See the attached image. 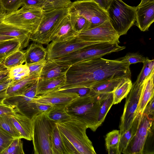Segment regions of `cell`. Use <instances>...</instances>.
Here are the masks:
<instances>
[{"label":"cell","mask_w":154,"mask_h":154,"mask_svg":"<svg viewBox=\"0 0 154 154\" xmlns=\"http://www.w3.org/2000/svg\"><path fill=\"white\" fill-rule=\"evenodd\" d=\"M66 82L60 90L90 88L105 80L119 78L131 79L130 66L117 60L101 57L79 62L71 65Z\"/></svg>","instance_id":"6da1fadb"},{"label":"cell","mask_w":154,"mask_h":154,"mask_svg":"<svg viewBox=\"0 0 154 154\" xmlns=\"http://www.w3.org/2000/svg\"><path fill=\"white\" fill-rule=\"evenodd\" d=\"M56 124L66 154H96L86 134L88 128L82 121L72 117L67 121Z\"/></svg>","instance_id":"7a4b0ae2"},{"label":"cell","mask_w":154,"mask_h":154,"mask_svg":"<svg viewBox=\"0 0 154 154\" xmlns=\"http://www.w3.org/2000/svg\"><path fill=\"white\" fill-rule=\"evenodd\" d=\"M102 94L79 97L73 100L65 108L72 117L79 119L92 131L99 127L98 116Z\"/></svg>","instance_id":"3957f363"},{"label":"cell","mask_w":154,"mask_h":154,"mask_svg":"<svg viewBox=\"0 0 154 154\" xmlns=\"http://www.w3.org/2000/svg\"><path fill=\"white\" fill-rule=\"evenodd\" d=\"M118 44L109 42L98 43L54 59L52 61L58 63L71 66L82 61L101 57L106 55L119 52L125 48V46H120Z\"/></svg>","instance_id":"277c9868"},{"label":"cell","mask_w":154,"mask_h":154,"mask_svg":"<svg viewBox=\"0 0 154 154\" xmlns=\"http://www.w3.org/2000/svg\"><path fill=\"white\" fill-rule=\"evenodd\" d=\"M112 26L120 37L126 35L136 22V7L122 0H111L106 11Z\"/></svg>","instance_id":"5b68a950"},{"label":"cell","mask_w":154,"mask_h":154,"mask_svg":"<svg viewBox=\"0 0 154 154\" xmlns=\"http://www.w3.org/2000/svg\"><path fill=\"white\" fill-rule=\"evenodd\" d=\"M32 140L34 154H52L51 133L55 123L45 112L39 113L32 119Z\"/></svg>","instance_id":"8992f818"},{"label":"cell","mask_w":154,"mask_h":154,"mask_svg":"<svg viewBox=\"0 0 154 154\" xmlns=\"http://www.w3.org/2000/svg\"><path fill=\"white\" fill-rule=\"evenodd\" d=\"M69 14V8L43 11L41 21L36 30L31 34L30 40L48 45L51 42L52 35L60 22Z\"/></svg>","instance_id":"52a82bcc"},{"label":"cell","mask_w":154,"mask_h":154,"mask_svg":"<svg viewBox=\"0 0 154 154\" xmlns=\"http://www.w3.org/2000/svg\"><path fill=\"white\" fill-rule=\"evenodd\" d=\"M43 13L41 7L22 6L7 14L3 22L33 33L38 27Z\"/></svg>","instance_id":"ba28073f"},{"label":"cell","mask_w":154,"mask_h":154,"mask_svg":"<svg viewBox=\"0 0 154 154\" xmlns=\"http://www.w3.org/2000/svg\"><path fill=\"white\" fill-rule=\"evenodd\" d=\"M69 12L85 17L90 22L91 28L109 20L107 11L92 0H77L72 2Z\"/></svg>","instance_id":"9c48e42d"},{"label":"cell","mask_w":154,"mask_h":154,"mask_svg":"<svg viewBox=\"0 0 154 154\" xmlns=\"http://www.w3.org/2000/svg\"><path fill=\"white\" fill-rule=\"evenodd\" d=\"M38 80L29 87L21 94L7 97L3 100L4 102L12 106L16 109L18 112L32 119L39 113L37 109L36 103L32 102L37 96Z\"/></svg>","instance_id":"30bf717a"},{"label":"cell","mask_w":154,"mask_h":154,"mask_svg":"<svg viewBox=\"0 0 154 154\" xmlns=\"http://www.w3.org/2000/svg\"><path fill=\"white\" fill-rule=\"evenodd\" d=\"M143 83L140 85L132 84L131 90L126 97L124 111L119 126L120 136L129 128L137 116Z\"/></svg>","instance_id":"8fae6325"},{"label":"cell","mask_w":154,"mask_h":154,"mask_svg":"<svg viewBox=\"0 0 154 154\" xmlns=\"http://www.w3.org/2000/svg\"><path fill=\"white\" fill-rule=\"evenodd\" d=\"M100 43L84 41L77 36L65 40L52 41L47 45V60L57 58L93 44Z\"/></svg>","instance_id":"7c38bea8"},{"label":"cell","mask_w":154,"mask_h":154,"mask_svg":"<svg viewBox=\"0 0 154 154\" xmlns=\"http://www.w3.org/2000/svg\"><path fill=\"white\" fill-rule=\"evenodd\" d=\"M154 119L142 114L137 131L125 149L124 154H143L147 139L152 132Z\"/></svg>","instance_id":"4fadbf2b"},{"label":"cell","mask_w":154,"mask_h":154,"mask_svg":"<svg viewBox=\"0 0 154 154\" xmlns=\"http://www.w3.org/2000/svg\"><path fill=\"white\" fill-rule=\"evenodd\" d=\"M77 36L82 40L97 42L119 43L120 36L109 20L96 27L78 34Z\"/></svg>","instance_id":"5bb4252c"},{"label":"cell","mask_w":154,"mask_h":154,"mask_svg":"<svg viewBox=\"0 0 154 154\" xmlns=\"http://www.w3.org/2000/svg\"><path fill=\"white\" fill-rule=\"evenodd\" d=\"M79 97L78 95L67 89H58L37 95L32 102L43 103L53 106L65 107L75 99Z\"/></svg>","instance_id":"9a60e30c"},{"label":"cell","mask_w":154,"mask_h":154,"mask_svg":"<svg viewBox=\"0 0 154 154\" xmlns=\"http://www.w3.org/2000/svg\"><path fill=\"white\" fill-rule=\"evenodd\" d=\"M136 22L134 25L140 31H148L154 21V1L136 7Z\"/></svg>","instance_id":"2e32d148"},{"label":"cell","mask_w":154,"mask_h":154,"mask_svg":"<svg viewBox=\"0 0 154 154\" xmlns=\"http://www.w3.org/2000/svg\"><path fill=\"white\" fill-rule=\"evenodd\" d=\"M22 138L28 140H32V119L28 118L17 111L8 115Z\"/></svg>","instance_id":"e0dca14e"},{"label":"cell","mask_w":154,"mask_h":154,"mask_svg":"<svg viewBox=\"0 0 154 154\" xmlns=\"http://www.w3.org/2000/svg\"><path fill=\"white\" fill-rule=\"evenodd\" d=\"M31 33L16 26L3 22L0 24V36L17 38L19 41L21 50L28 46Z\"/></svg>","instance_id":"ac0fdd59"},{"label":"cell","mask_w":154,"mask_h":154,"mask_svg":"<svg viewBox=\"0 0 154 154\" xmlns=\"http://www.w3.org/2000/svg\"><path fill=\"white\" fill-rule=\"evenodd\" d=\"M77 34L72 26L69 14L60 22L51 40V42L66 40L76 36Z\"/></svg>","instance_id":"d6986e66"},{"label":"cell","mask_w":154,"mask_h":154,"mask_svg":"<svg viewBox=\"0 0 154 154\" xmlns=\"http://www.w3.org/2000/svg\"><path fill=\"white\" fill-rule=\"evenodd\" d=\"M66 82V74L52 78H39L37 85V96L58 90L65 84Z\"/></svg>","instance_id":"ffe728a7"},{"label":"cell","mask_w":154,"mask_h":154,"mask_svg":"<svg viewBox=\"0 0 154 154\" xmlns=\"http://www.w3.org/2000/svg\"><path fill=\"white\" fill-rule=\"evenodd\" d=\"M40 74L30 75L16 82H13L7 89V97L18 95L40 78Z\"/></svg>","instance_id":"44dd1931"},{"label":"cell","mask_w":154,"mask_h":154,"mask_svg":"<svg viewBox=\"0 0 154 154\" xmlns=\"http://www.w3.org/2000/svg\"><path fill=\"white\" fill-rule=\"evenodd\" d=\"M154 72L143 82L141 95L137 113V116L142 113L145 107L149 101L154 97Z\"/></svg>","instance_id":"7402d4cb"},{"label":"cell","mask_w":154,"mask_h":154,"mask_svg":"<svg viewBox=\"0 0 154 154\" xmlns=\"http://www.w3.org/2000/svg\"><path fill=\"white\" fill-rule=\"evenodd\" d=\"M25 52V64L28 65L46 59V48L42 44L33 42Z\"/></svg>","instance_id":"603a6c76"},{"label":"cell","mask_w":154,"mask_h":154,"mask_svg":"<svg viewBox=\"0 0 154 154\" xmlns=\"http://www.w3.org/2000/svg\"><path fill=\"white\" fill-rule=\"evenodd\" d=\"M70 66L47 60L40 74L39 78H52L65 75Z\"/></svg>","instance_id":"cb8c5ba5"},{"label":"cell","mask_w":154,"mask_h":154,"mask_svg":"<svg viewBox=\"0 0 154 154\" xmlns=\"http://www.w3.org/2000/svg\"><path fill=\"white\" fill-rule=\"evenodd\" d=\"M128 79L129 78L122 77L111 79L97 83L90 88L97 93L112 92L119 85Z\"/></svg>","instance_id":"d4e9b609"},{"label":"cell","mask_w":154,"mask_h":154,"mask_svg":"<svg viewBox=\"0 0 154 154\" xmlns=\"http://www.w3.org/2000/svg\"><path fill=\"white\" fill-rule=\"evenodd\" d=\"M138 114L136 117L129 128L120 136L118 148L120 154L125 149L130 141L136 134L142 116Z\"/></svg>","instance_id":"484cf974"},{"label":"cell","mask_w":154,"mask_h":154,"mask_svg":"<svg viewBox=\"0 0 154 154\" xmlns=\"http://www.w3.org/2000/svg\"><path fill=\"white\" fill-rule=\"evenodd\" d=\"M112 92L102 94L98 116V123L99 126L104 121L107 113L113 105Z\"/></svg>","instance_id":"4316f807"},{"label":"cell","mask_w":154,"mask_h":154,"mask_svg":"<svg viewBox=\"0 0 154 154\" xmlns=\"http://www.w3.org/2000/svg\"><path fill=\"white\" fill-rule=\"evenodd\" d=\"M21 49L20 43L17 38L5 41L0 44V64L8 56Z\"/></svg>","instance_id":"83f0119b"},{"label":"cell","mask_w":154,"mask_h":154,"mask_svg":"<svg viewBox=\"0 0 154 154\" xmlns=\"http://www.w3.org/2000/svg\"><path fill=\"white\" fill-rule=\"evenodd\" d=\"M51 143L52 154H66L60 134L56 123L51 133Z\"/></svg>","instance_id":"f1b7e54d"},{"label":"cell","mask_w":154,"mask_h":154,"mask_svg":"<svg viewBox=\"0 0 154 154\" xmlns=\"http://www.w3.org/2000/svg\"><path fill=\"white\" fill-rule=\"evenodd\" d=\"M65 107L53 106L45 113L48 118L55 123H60L67 121L71 117L66 111Z\"/></svg>","instance_id":"f546056e"},{"label":"cell","mask_w":154,"mask_h":154,"mask_svg":"<svg viewBox=\"0 0 154 154\" xmlns=\"http://www.w3.org/2000/svg\"><path fill=\"white\" fill-rule=\"evenodd\" d=\"M25 62V52L19 50L7 57L2 64L6 68L10 69L16 66L23 64Z\"/></svg>","instance_id":"4dcf8cb0"},{"label":"cell","mask_w":154,"mask_h":154,"mask_svg":"<svg viewBox=\"0 0 154 154\" xmlns=\"http://www.w3.org/2000/svg\"><path fill=\"white\" fill-rule=\"evenodd\" d=\"M132 86V83L130 79L126 80L119 85L112 92L113 104L120 103L123 99L126 97Z\"/></svg>","instance_id":"1f68e13d"},{"label":"cell","mask_w":154,"mask_h":154,"mask_svg":"<svg viewBox=\"0 0 154 154\" xmlns=\"http://www.w3.org/2000/svg\"><path fill=\"white\" fill-rule=\"evenodd\" d=\"M69 15L72 26L78 34L91 28L90 22L83 16L71 13Z\"/></svg>","instance_id":"d6a6232c"},{"label":"cell","mask_w":154,"mask_h":154,"mask_svg":"<svg viewBox=\"0 0 154 154\" xmlns=\"http://www.w3.org/2000/svg\"><path fill=\"white\" fill-rule=\"evenodd\" d=\"M143 68L138 75L136 81L134 84L137 85H141L143 81L150 74L154 72V60H150L146 57L145 61L143 63Z\"/></svg>","instance_id":"836d02e7"},{"label":"cell","mask_w":154,"mask_h":154,"mask_svg":"<svg viewBox=\"0 0 154 154\" xmlns=\"http://www.w3.org/2000/svg\"><path fill=\"white\" fill-rule=\"evenodd\" d=\"M0 128L14 138L21 137L10 119L8 115L0 116Z\"/></svg>","instance_id":"e575fe53"},{"label":"cell","mask_w":154,"mask_h":154,"mask_svg":"<svg viewBox=\"0 0 154 154\" xmlns=\"http://www.w3.org/2000/svg\"><path fill=\"white\" fill-rule=\"evenodd\" d=\"M72 4L70 0H46L41 8L43 11L46 12L61 8H69Z\"/></svg>","instance_id":"d590c367"},{"label":"cell","mask_w":154,"mask_h":154,"mask_svg":"<svg viewBox=\"0 0 154 154\" xmlns=\"http://www.w3.org/2000/svg\"><path fill=\"white\" fill-rule=\"evenodd\" d=\"M29 74L27 65L25 64L12 68L9 70V77L14 82L19 80Z\"/></svg>","instance_id":"8d00e7d4"},{"label":"cell","mask_w":154,"mask_h":154,"mask_svg":"<svg viewBox=\"0 0 154 154\" xmlns=\"http://www.w3.org/2000/svg\"><path fill=\"white\" fill-rule=\"evenodd\" d=\"M21 138H14L11 142L4 151L2 154H25Z\"/></svg>","instance_id":"74e56055"},{"label":"cell","mask_w":154,"mask_h":154,"mask_svg":"<svg viewBox=\"0 0 154 154\" xmlns=\"http://www.w3.org/2000/svg\"><path fill=\"white\" fill-rule=\"evenodd\" d=\"M146 59V57H145L137 53H129L124 57L116 60L126 63L130 66L131 64L139 62L143 63L145 61Z\"/></svg>","instance_id":"f35d334b"},{"label":"cell","mask_w":154,"mask_h":154,"mask_svg":"<svg viewBox=\"0 0 154 154\" xmlns=\"http://www.w3.org/2000/svg\"><path fill=\"white\" fill-rule=\"evenodd\" d=\"M120 137L119 130H114L108 133L105 138L106 149L110 148L118 147Z\"/></svg>","instance_id":"ab89813d"},{"label":"cell","mask_w":154,"mask_h":154,"mask_svg":"<svg viewBox=\"0 0 154 154\" xmlns=\"http://www.w3.org/2000/svg\"><path fill=\"white\" fill-rule=\"evenodd\" d=\"M14 139L0 128V154H2Z\"/></svg>","instance_id":"60d3db41"},{"label":"cell","mask_w":154,"mask_h":154,"mask_svg":"<svg viewBox=\"0 0 154 154\" xmlns=\"http://www.w3.org/2000/svg\"><path fill=\"white\" fill-rule=\"evenodd\" d=\"M47 60L46 59L27 65L29 67L30 75L40 74Z\"/></svg>","instance_id":"b9f144b4"},{"label":"cell","mask_w":154,"mask_h":154,"mask_svg":"<svg viewBox=\"0 0 154 154\" xmlns=\"http://www.w3.org/2000/svg\"><path fill=\"white\" fill-rule=\"evenodd\" d=\"M4 100L0 101V116L10 115L17 111L12 106L4 103Z\"/></svg>","instance_id":"7bdbcfd3"},{"label":"cell","mask_w":154,"mask_h":154,"mask_svg":"<svg viewBox=\"0 0 154 154\" xmlns=\"http://www.w3.org/2000/svg\"><path fill=\"white\" fill-rule=\"evenodd\" d=\"M67 90L77 94L79 97L92 95L96 93L90 88H79Z\"/></svg>","instance_id":"ee69618b"},{"label":"cell","mask_w":154,"mask_h":154,"mask_svg":"<svg viewBox=\"0 0 154 154\" xmlns=\"http://www.w3.org/2000/svg\"><path fill=\"white\" fill-rule=\"evenodd\" d=\"M14 82V81L9 77L0 82V101L4 100L7 97V89Z\"/></svg>","instance_id":"f6af8a7d"},{"label":"cell","mask_w":154,"mask_h":154,"mask_svg":"<svg viewBox=\"0 0 154 154\" xmlns=\"http://www.w3.org/2000/svg\"><path fill=\"white\" fill-rule=\"evenodd\" d=\"M22 0H10L4 9L7 13L17 10L22 6Z\"/></svg>","instance_id":"bcb514c9"},{"label":"cell","mask_w":154,"mask_h":154,"mask_svg":"<svg viewBox=\"0 0 154 154\" xmlns=\"http://www.w3.org/2000/svg\"><path fill=\"white\" fill-rule=\"evenodd\" d=\"M154 97L149 101L145 107L142 114L146 115L150 118L154 119Z\"/></svg>","instance_id":"7dc6e473"},{"label":"cell","mask_w":154,"mask_h":154,"mask_svg":"<svg viewBox=\"0 0 154 154\" xmlns=\"http://www.w3.org/2000/svg\"><path fill=\"white\" fill-rule=\"evenodd\" d=\"M43 2L41 0H22V6H25L30 7H42Z\"/></svg>","instance_id":"c3c4849f"},{"label":"cell","mask_w":154,"mask_h":154,"mask_svg":"<svg viewBox=\"0 0 154 154\" xmlns=\"http://www.w3.org/2000/svg\"><path fill=\"white\" fill-rule=\"evenodd\" d=\"M35 103L37 108L40 113L46 112L53 106L47 104Z\"/></svg>","instance_id":"681fc988"},{"label":"cell","mask_w":154,"mask_h":154,"mask_svg":"<svg viewBox=\"0 0 154 154\" xmlns=\"http://www.w3.org/2000/svg\"><path fill=\"white\" fill-rule=\"evenodd\" d=\"M9 70L5 68L2 64H0V82L9 77Z\"/></svg>","instance_id":"f907efd6"},{"label":"cell","mask_w":154,"mask_h":154,"mask_svg":"<svg viewBox=\"0 0 154 154\" xmlns=\"http://www.w3.org/2000/svg\"><path fill=\"white\" fill-rule=\"evenodd\" d=\"M97 4L101 8L107 11L111 0H92Z\"/></svg>","instance_id":"816d5d0a"},{"label":"cell","mask_w":154,"mask_h":154,"mask_svg":"<svg viewBox=\"0 0 154 154\" xmlns=\"http://www.w3.org/2000/svg\"><path fill=\"white\" fill-rule=\"evenodd\" d=\"M14 38H17L8 36H0V44L5 41Z\"/></svg>","instance_id":"f5cc1de1"},{"label":"cell","mask_w":154,"mask_h":154,"mask_svg":"<svg viewBox=\"0 0 154 154\" xmlns=\"http://www.w3.org/2000/svg\"><path fill=\"white\" fill-rule=\"evenodd\" d=\"M7 14L6 11H5L0 14V24L2 23L4 19Z\"/></svg>","instance_id":"db71d44e"},{"label":"cell","mask_w":154,"mask_h":154,"mask_svg":"<svg viewBox=\"0 0 154 154\" xmlns=\"http://www.w3.org/2000/svg\"><path fill=\"white\" fill-rule=\"evenodd\" d=\"M154 1V0H141L140 4L137 6H140L143 5L149 2Z\"/></svg>","instance_id":"11a10c76"},{"label":"cell","mask_w":154,"mask_h":154,"mask_svg":"<svg viewBox=\"0 0 154 154\" xmlns=\"http://www.w3.org/2000/svg\"><path fill=\"white\" fill-rule=\"evenodd\" d=\"M10 1V0H1V3L4 9L5 7L8 3Z\"/></svg>","instance_id":"9f6ffc18"},{"label":"cell","mask_w":154,"mask_h":154,"mask_svg":"<svg viewBox=\"0 0 154 154\" xmlns=\"http://www.w3.org/2000/svg\"><path fill=\"white\" fill-rule=\"evenodd\" d=\"M5 11H6L4 9L3 6L1 3V0H0V14Z\"/></svg>","instance_id":"6f0895ef"},{"label":"cell","mask_w":154,"mask_h":154,"mask_svg":"<svg viewBox=\"0 0 154 154\" xmlns=\"http://www.w3.org/2000/svg\"><path fill=\"white\" fill-rule=\"evenodd\" d=\"M41 0L42 1V2H43V3L44 2H45L46 1V0Z\"/></svg>","instance_id":"680465c9"}]
</instances>
